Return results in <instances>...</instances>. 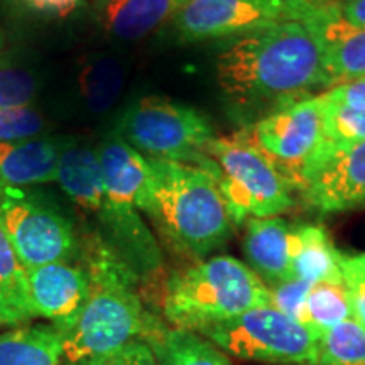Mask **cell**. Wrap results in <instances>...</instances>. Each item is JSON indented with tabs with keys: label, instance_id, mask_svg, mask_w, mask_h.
Segmentation results:
<instances>
[{
	"label": "cell",
	"instance_id": "cell-1",
	"mask_svg": "<svg viewBox=\"0 0 365 365\" xmlns=\"http://www.w3.org/2000/svg\"><path fill=\"white\" fill-rule=\"evenodd\" d=\"M215 75L245 125L313 97L314 90H328L322 41L303 22H281L227 39Z\"/></svg>",
	"mask_w": 365,
	"mask_h": 365
},
{
	"label": "cell",
	"instance_id": "cell-2",
	"mask_svg": "<svg viewBox=\"0 0 365 365\" xmlns=\"http://www.w3.org/2000/svg\"><path fill=\"white\" fill-rule=\"evenodd\" d=\"M81 255L90 289L78 323L65 335V362L86 365L134 340L156 339L166 323L145 307L137 274L97 234Z\"/></svg>",
	"mask_w": 365,
	"mask_h": 365
},
{
	"label": "cell",
	"instance_id": "cell-3",
	"mask_svg": "<svg viewBox=\"0 0 365 365\" xmlns=\"http://www.w3.org/2000/svg\"><path fill=\"white\" fill-rule=\"evenodd\" d=\"M149 163L150 188L140 213L164 244L193 262L222 249L235 223L212 173L185 163Z\"/></svg>",
	"mask_w": 365,
	"mask_h": 365
},
{
	"label": "cell",
	"instance_id": "cell-4",
	"mask_svg": "<svg viewBox=\"0 0 365 365\" xmlns=\"http://www.w3.org/2000/svg\"><path fill=\"white\" fill-rule=\"evenodd\" d=\"M105 203L95 218L97 235L148 282L163 269V252L140 210L150 188V163L115 132L97 144Z\"/></svg>",
	"mask_w": 365,
	"mask_h": 365
},
{
	"label": "cell",
	"instance_id": "cell-5",
	"mask_svg": "<svg viewBox=\"0 0 365 365\" xmlns=\"http://www.w3.org/2000/svg\"><path fill=\"white\" fill-rule=\"evenodd\" d=\"M261 307H271L267 284L230 255L191 262L164 284L163 314L173 328L200 331Z\"/></svg>",
	"mask_w": 365,
	"mask_h": 365
},
{
	"label": "cell",
	"instance_id": "cell-6",
	"mask_svg": "<svg viewBox=\"0 0 365 365\" xmlns=\"http://www.w3.org/2000/svg\"><path fill=\"white\" fill-rule=\"evenodd\" d=\"M205 154L210 171L235 225L249 218L277 217L296 205L294 186L276 163L255 144L247 127L215 135Z\"/></svg>",
	"mask_w": 365,
	"mask_h": 365
},
{
	"label": "cell",
	"instance_id": "cell-7",
	"mask_svg": "<svg viewBox=\"0 0 365 365\" xmlns=\"http://www.w3.org/2000/svg\"><path fill=\"white\" fill-rule=\"evenodd\" d=\"M115 134L150 161L185 163L207 170L210 159L205 149L215 130L193 107L149 95L125 108Z\"/></svg>",
	"mask_w": 365,
	"mask_h": 365
},
{
	"label": "cell",
	"instance_id": "cell-8",
	"mask_svg": "<svg viewBox=\"0 0 365 365\" xmlns=\"http://www.w3.org/2000/svg\"><path fill=\"white\" fill-rule=\"evenodd\" d=\"M196 333L242 360L291 365L318 362V336L272 307L249 309Z\"/></svg>",
	"mask_w": 365,
	"mask_h": 365
},
{
	"label": "cell",
	"instance_id": "cell-9",
	"mask_svg": "<svg viewBox=\"0 0 365 365\" xmlns=\"http://www.w3.org/2000/svg\"><path fill=\"white\" fill-rule=\"evenodd\" d=\"M0 225L26 269L80 259L81 244L70 217L38 191H0Z\"/></svg>",
	"mask_w": 365,
	"mask_h": 365
},
{
	"label": "cell",
	"instance_id": "cell-10",
	"mask_svg": "<svg viewBox=\"0 0 365 365\" xmlns=\"http://www.w3.org/2000/svg\"><path fill=\"white\" fill-rule=\"evenodd\" d=\"M318 0H190L170 24L182 43L232 39L281 22L307 24Z\"/></svg>",
	"mask_w": 365,
	"mask_h": 365
},
{
	"label": "cell",
	"instance_id": "cell-11",
	"mask_svg": "<svg viewBox=\"0 0 365 365\" xmlns=\"http://www.w3.org/2000/svg\"><path fill=\"white\" fill-rule=\"evenodd\" d=\"M244 127H247L255 144L293 182L298 193L308 163L325 140L322 95L286 105L255 124Z\"/></svg>",
	"mask_w": 365,
	"mask_h": 365
},
{
	"label": "cell",
	"instance_id": "cell-12",
	"mask_svg": "<svg viewBox=\"0 0 365 365\" xmlns=\"http://www.w3.org/2000/svg\"><path fill=\"white\" fill-rule=\"evenodd\" d=\"M298 193L308 208L323 215L365 207V140H323L304 170Z\"/></svg>",
	"mask_w": 365,
	"mask_h": 365
},
{
	"label": "cell",
	"instance_id": "cell-13",
	"mask_svg": "<svg viewBox=\"0 0 365 365\" xmlns=\"http://www.w3.org/2000/svg\"><path fill=\"white\" fill-rule=\"evenodd\" d=\"M31 303L36 318H43L68 335L81 317L88 298L90 277L85 264L53 262L27 269Z\"/></svg>",
	"mask_w": 365,
	"mask_h": 365
},
{
	"label": "cell",
	"instance_id": "cell-14",
	"mask_svg": "<svg viewBox=\"0 0 365 365\" xmlns=\"http://www.w3.org/2000/svg\"><path fill=\"white\" fill-rule=\"evenodd\" d=\"M319 14L307 26L317 31L325 53L328 90L365 78V29L340 19L333 0H319Z\"/></svg>",
	"mask_w": 365,
	"mask_h": 365
},
{
	"label": "cell",
	"instance_id": "cell-15",
	"mask_svg": "<svg viewBox=\"0 0 365 365\" xmlns=\"http://www.w3.org/2000/svg\"><path fill=\"white\" fill-rule=\"evenodd\" d=\"M71 135L43 134L0 144V191L56 181L58 164Z\"/></svg>",
	"mask_w": 365,
	"mask_h": 365
},
{
	"label": "cell",
	"instance_id": "cell-16",
	"mask_svg": "<svg viewBox=\"0 0 365 365\" xmlns=\"http://www.w3.org/2000/svg\"><path fill=\"white\" fill-rule=\"evenodd\" d=\"M293 223L281 217L249 218L245 222L244 254L247 266L267 287L294 279L291 267Z\"/></svg>",
	"mask_w": 365,
	"mask_h": 365
},
{
	"label": "cell",
	"instance_id": "cell-17",
	"mask_svg": "<svg viewBox=\"0 0 365 365\" xmlns=\"http://www.w3.org/2000/svg\"><path fill=\"white\" fill-rule=\"evenodd\" d=\"M190 0H93L103 33L117 41H139L168 24Z\"/></svg>",
	"mask_w": 365,
	"mask_h": 365
},
{
	"label": "cell",
	"instance_id": "cell-18",
	"mask_svg": "<svg viewBox=\"0 0 365 365\" xmlns=\"http://www.w3.org/2000/svg\"><path fill=\"white\" fill-rule=\"evenodd\" d=\"M54 182L81 212L97 218L105 203V185L97 144L73 137L59 159Z\"/></svg>",
	"mask_w": 365,
	"mask_h": 365
},
{
	"label": "cell",
	"instance_id": "cell-19",
	"mask_svg": "<svg viewBox=\"0 0 365 365\" xmlns=\"http://www.w3.org/2000/svg\"><path fill=\"white\" fill-rule=\"evenodd\" d=\"M341 255L322 225L299 223L291 232V267L293 277L318 284H344Z\"/></svg>",
	"mask_w": 365,
	"mask_h": 365
},
{
	"label": "cell",
	"instance_id": "cell-20",
	"mask_svg": "<svg viewBox=\"0 0 365 365\" xmlns=\"http://www.w3.org/2000/svg\"><path fill=\"white\" fill-rule=\"evenodd\" d=\"M125 65L107 53L90 54L76 73V91L90 115H103L115 107L125 86Z\"/></svg>",
	"mask_w": 365,
	"mask_h": 365
},
{
	"label": "cell",
	"instance_id": "cell-21",
	"mask_svg": "<svg viewBox=\"0 0 365 365\" xmlns=\"http://www.w3.org/2000/svg\"><path fill=\"white\" fill-rule=\"evenodd\" d=\"M65 335L49 323H29L0 333V365H61Z\"/></svg>",
	"mask_w": 365,
	"mask_h": 365
},
{
	"label": "cell",
	"instance_id": "cell-22",
	"mask_svg": "<svg viewBox=\"0 0 365 365\" xmlns=\"http://www.w3.org/2000/svg\"><path fill=\"white\" fill-rule=\"evenodd\" d=\"M34 318L27 269L0 225V327L29 325Z\"/></svg>",
	"mask_w": 365,
	"mask_h": 365
},
{
	"label": "cell",
	"instance_id": "cell-23",
	"mask_svg": "<svg viewBox=\"0 0 365 365\" xmlns=\"http://www.w3.org/2000/svg\"><path fill=\"white\" fill-rule=\"evenodd\" d=\"M156 365H232L228 355L200 333L168 327L149 341Z\"/></svg>",
	"mask_w": 365,
	"mask_h": 365
},
{
	"label": "cell",
	"instance_id": "cell-24",
	"mask_svg": "<svg viewBox=\"0 0 365 365\" xmlns=\"http://www.w3.org/2000/svg\"><path fill=\"white\" fill-rule=\"evenodd\" d=\"M350 318H354V313L345 284H331V282L313 284L304 304L301 325L312 330L319 339L330 328Z\"/></svg>",
	"mask_w": 365,
	"mask_h": 365
},
{
	"label": "cell",
	"instance_id": "cell-25",
	"mask_svg": "<svg viewBox=\"0 0 365 365\" xmlns=\"http://www.w3.org/2000/svg\"><path fill=\"white\" fill-rule=\"evenodd\" d=\"M317 365H365V328L346 319L319 336Z\"/></svg>",
	"mask_w": 365,
	"mask_h": 365
},
{
	"label": "cell",
	"instance_id": "cell-26",
	"mask_svg": "<svg viewBox=\"0 0 365 365\" xmlns=\"http://www.w3.org/2000/svg\"><path fill=\"white\" fill-rule=\"evenodd\" d=\"M39 75L24 63L0 58V108L31 107L39 93Z\"/></svg>",
	"mask_w": 365,
	"mask_h": 365
},
{
	"label": "cell",
	"instance_id": "cell-27",
	"mask_svg": "<svg viewBox=\"0 0 365 365\" xmlns=\"http://www.w3.org/2000/svg\"><path fill=\"white\" fill-rule=\"evenodd\" d=\"M322 100L325 113V140L335 144L364 143L365 110L330 103L323 97Z\"/></svg>",
	"mask_w": 365,
	"mask_h": 365
},
{
	"label": "cell",
	"instance_id": "cell-28",
	"mask_svg": "<svg viewBox=\"0 0 365 365\" xmlns=\"http://www.w3.org/2000/svg\"><path fill=\"white\" fill-rule=\"evenodd\" d=\"M4 11L27 21H65L83 7L85 0H0Z\"/></svg>",
	"mask_w": 365,
	"mask_h": 365
},
{
	"label": "cell",
	"instance_id": "cell-29",
	"mask_svg": "<svg viewBox=\"0 0 365 365\" xmlns=\"http://www.w3.org/2000/svg\"><path fill=\"white\" fill-rule=\"evenodd\" d=\"M46 117L38 108H0V144L46 134Z\"/></svg>",
	"mask_w": 365,
	"mask_h": 365
},
{
	"label": "cell",
	"instance_id": "cell-30",
	"mask_svg": "<svg viewBox=\"0 0 365 365\" xmlns=\"http://www.w3.org/2000/svg\"><path fill=\"white\" fill-rule=\"evenodd\" d=\"M312 282L301 279H291L281 282V284L271 286L269 287V291H271V307L301 323L304 314V304H307L308 293L312 291Z\"/></svg>",
	"mask_w": 365,
	"mask_h": 365
},
{
	"label": "cell",
	"instance_id": "cell-31",
	"mask_svg": "<svg viewBox=\"0 0 365 365\" xmlns=\"http://www.w3.org/2000/svg\"><path fill=\"white\" fill-rule=\"evenodd\" d=\"M344 284L349 294L354 318L365 328V266L357 257H341Z\"/></svg>",
	"mask_w": 365,
	"mask_h": 365
},
{
	"label": "cell",
	"instance_id": "cell-32",
	"mask_svg": "<svg viewBox=\"0 0 365 365\" xmlns=\"http://www.w3.org/2000/svg\"><path fill=\"white\" fill-rule=\"evenodd\" d=\"M86 365H156V357L148 341L134 340L115 352L93 359Z\"/></svg>",
	"mask_w": 365,
	"mask_h": 365
},
{
	"label": "cell",
	"instance_id": "cell-33",
	"mask_svg": "<svg viewBox=\"0 0 365 365\" xmlns=\"http://www.w3.org/2000/svg\"><path fill=\"white\" fill-rule=\"evenodd\" d=\"M322 97L330 103L365 110V78L333 86V88L323 91Z\"/></svg>",
	"mask_w": 365,
	"mask_h": 365
},
{
	"label": "cell",
	"instance_id": "cell-34",
	"mask_svg": "<svg viewBox=\"0 0 365 365\" xmlns=\"http://www.w3.org/2000/svg\"><path fill=\"white\" fill-rule=\"evenodd\" d=\"M333 6L340 19L365 29V0H333Z\"/></svg>",
	"mask_w": 365,
	"mask_h": 365
},
{
	"label": "cell",
	"instance_id": "cell-35",
	"mask_svg": "<svg viewBox=\"0 0 365 365\" xmlns=\"http://www.w3.org/2000/svg\"><path fill=\"white\" fill-rule=\"evenodd\" d=\"M4 51H6V33H4V29L0 27V58L4 56Z\"/></svg>",
	"mask_w": 365,
	"mask_h": 365
},
{
	"label": "cell",
	"instance_id": "cell-36",
	"mask_svg": "<svg viewBox=\"0 0 365 365\" xmlns=\"http://www.w3.org/2000/svg\"><path fill=\"white\" fill-rule=\"evenodd\" d=\"M355 257H357V261H359L360 264H364V266H365V254H362V255H355Z\"/></svg>",
	"mask_w": 365,
	"mask_h": 365
},
{
	"label": "cell",
	"instance_id": "cell-37",
	"mask_svg": "<svg viewBox=\"0 0 365 365\" xmlns=\"http://www.w3.org/2000/svg\"><path fill=\"white\" fill-rule=\"evenodd\" d=\"M61 365H80V364H71V362H63Z\"/></svg>",
	"mask_w": 365,
	"mask_h": 365
}]
</instances>
